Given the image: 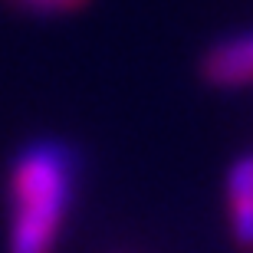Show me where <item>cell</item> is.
Wrapping results in <instances>:
<instances>
[{
  "mask_svg": "<svg viewBox=\"0 0 253 253\" xmlns=\"http://www.w3.org/2000/svg\"><path fill=\"white\" fill-rule=\"evenodd\" d=\"M227 204L237 247L253 253V155L240 158L227 174Z\"/></svg>",
  "mask_w": 253,
  "mask_h": 253,
  "instance_id": "3",
  "label": "cell"
},
{
  "mask_svg": "<svg viewBox=\"0 0 253 253\" xmlns=\"http://www.w3.org/2000/svg\"><path fill=\"white\" fill-rule=\"evenodd\" d=\"M201 76L217 89H237L253 83V33H240L207 49Z\"/></svg>",
  "mask_w": 253,
  "mask_h": 253,
  "instance_id": "2",
  "label": "cell"
},
{
  "mask_svg": "<svg viewBox=\"0 0 253 253\" xmlns=\"http://www.w3.org/2000/svg\"><path fill=\"white\" fill-rule=\"evenodd\" d=\"M23 7L30 10H40V13H59V10H73L79 7L83 0H20Z\"/></svg>",
  "mask_w": 253,
  "mask_h": 253,
  "instance_id": "4",
  "label": "cell"
},
{
  "mask_svg": "<svg viewBox=\"0 0 253 253\" xmlns=\"http://www.w3.org/2000/svg\"><path fill=\"white\" fill-rule=\"evenodd\" d=\"M76 161L59 141L30 145L10 171V253H53L73 204Z\"/></svg>",
  "mask_w": 253,
  "mask_h": 253,
  "instance_id": "1",
  "label": "cell"
}]
</instances>
